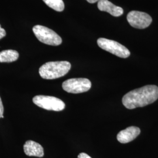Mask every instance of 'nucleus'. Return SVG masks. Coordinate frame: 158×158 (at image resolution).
Listing matches in <instances>:
<instances>
[{"label": "nucleus", "mask_w": 158, "mask_h": 158, "mask_svg": "<svg viewBox=\"0 0 158 158\" xmlns=\"http://www.w3.org/2000/svg\"><path fill=\"white\" fill-rule=\"evenodd\" d=\"M43 1L47 6L56 11H63L64 9V4L63 0H43Z\"/></svg>", "instance_id": "12"}, {"label": "nucleus", "mask_w": 158, "mask_h": 158, "mask_svg": "<svg viewBox=\"0 0 158 158\" xmlns=\"http://www.w3.org/2000/svg\"><path fill=\"white\" fill-rule=\"evenodd\" d=\"M97 6L99 10L108 12L114 17H119L124 12V10L121 7L115 6L108 0H100L98 2Z\"/></svg>", "instance_id": "9"}, {"label": "nucleus", "mask_w": 158, "mask_h": 158, "mask_svg": "<svg viewBox=\"0 0 158 158\" xmlns=\"http://www.w3.org/2000/svg\"><path fill=\"white\" fill-rule=\"evenodd\" d=\"M91 83L85 78H73L68 79L62 84L63 89L66 92L73 94H79L89 90Z\"/></svg>", "instance_id": "6"}, {"label": "nucleus", "mask_w": 158, "mask_h": 158, "mask_svg": "<svg viewBox=\"0 0 158 158\" xmlns=\"http://www.w3.org/2000/svg\"><path fill=\"white\" fill-rule=\"evenodd\" d=\"M88 2L90 3V4H94L96 3L97 2H98L100 0H86Z\"/></svg>", "instance_id": "16"}, {"label": "nucleus", "mask_w": 158, "mask_h": 158, "mask_svg": "<svg viewBox=\"0 0 158 158\" xmlns=\"http://www.w3.org/2000/svg\"><path fill=\"white\" fill-rule=\"evenodd\" d=\"M91 158L89 155H88L87 154L85 153H80L78 155V158Z\"/></svg>", "instance_id": "15"}, {"label": "nucleus", "mask_w": 158, "mask_h": 158, "mask_svg": "<svg viewBox=\"0 0 158 158\" xmlns=\"http://www.w3.org/2000/svg\"><path fill=\"white\" fill-rule=\"evenodd\" d=\"M35 35L40 42L51 46L60 45L62 40L60 36L52 30L44 26L36 25L33 28Z\"/></svg>", "instance_id": "3"}, {"label": "nucleus", "mask_w": 158, "mask_h": 158, "mask_svg": "<svg viewBox=\"0 0 158 158\" xmlns=\"http://www.w3.org/2000/svg\"><path fill=\"white\" fill-rule=\"evenodd\" d=\"M71 69V64L68 61L49 62L43 64L39 70L42 78L52 80L66 75Z\"/></svg>", "instance_id": "2"}, {"label": "nucleus", "mask_w": 158, "mask_h": 158, "mask_svg": "<svg viewBox=\"0 0 158 158\" xmlns=\"http://www.w3.org/2000/svg\"><path fill=\"white\" fill-rule=\"evenodd\" d=\"M127 18L130 25L137 29L146 28L152 21V19L149 15L145 12L137 11L130 12Z\"/></svg>", "instance_id": "7"}, {"label": "nucleus", "mask_w": 158, "mask_h": 158, "mask_svg": "<svg viewBox=\"0 0 158 158\" xmlns=\"http://www.w3.org/2000/svg\"><path fill=\"white\" fill-rule=\"evenodd\" d=\"M25 153L29 156H36L42 158L44 155V150L40 143L33 141H27L23 145Z\"/></svg>", "instance_id": "10"}, {"label": "nucleus", "mask_w": 158, "mask_h": 158, "mask_svg": "<svg viewBox=\"0 0 158 158\" xmlns=\"http://www.w3.org/2000/svg\"><path fill=\"white\" fill-rule=\"evenodd\" d=\"M141 133V130L137 127L131 126L121 131L117 136V140L121 143H127L134 140Z\"/></svg>", "instance_id": "8"}, {"label": "nucleus", "mask_w": 158, "mask_h": 158, "mask_svg": "<svg viewBox=\"0 0 158 158\" xmlns=\"http://www.w3.org/2000/svg\"><path fill=\"white\" fill-rule=\"evenodd\" d=\"M97 44L102 49L121 58H127L131 54L125 46L113 40L101 38L97 40Z\"/></svg>", "instance_id": "5"}, {"label": "nucleus", "mask_w": 158, "mask_h": 158, "mask_svg": "<svg viewBox=\"0 0 158 158\" xmlns=\"http://www.w3.org/2000/svg\"><path fill=\"white\" fill-rule=\"evenodd\" d=\"M18 57V52L14 50H6L0 52L1 63L13 62L16 61Z\"/></svg>", "instance_id": "11"}, {"label": "nucleus", "mask_w": 158, "mask_h": 158, "mask_svg": "<svg viewBox=\"0 0 158 158\" xmlns=\"http://www.w3.org/2000/svg\"><path fill=\"white\" fill-rule=\"evenodd\" d=\"M3 113H4V106L2 102L1 98L0 97V118H4Z\"/></svg>", "instance_id": "13"}, {"label": "nucleus", "mask_w": 158, "mask_h": 158, "mask_svg": "<svg viewBox=\"0 0 158 158\" xmlns=\"http://www.w3.org/2000/svg\"><path fill=\"white\" fill-rule=\"evenodd\" d=\"M158 99V87L155 85H147L131 91L125 94L122 102L125 107L130 110L143 107Z\"/></svg>", "instance_id": "1"}, {"label": "nucleus", "mask_w": 158, "mask_h": 158, "mask_svg": "<svg viewBox=\"0 0 158 158\" xmlns=\"http://www.w3.org/2000/svg\"><path fill=\"white\" fill-rule=\"evenodd\" d=\"M32 101L35 105L46 110L60 111L65 108V104L62 100L53 96H36Z\"/></svg>", "instance_id": "4"}, {"label": "nucleus", "mask_w": 158, "mask_h": 158, "mask_svg": "<svg viewBox=\"0 0 158 158\" xmlns=\"http://www.w3.org/2000/svg\"><path fill=\"white\" fill-rule=\"evenodd\" d=\"M6 35V31L4 29L2 28L0 25V40L3 38Z\"/></svg>", "instance_id": "14"}]
</instances>
